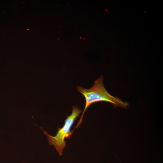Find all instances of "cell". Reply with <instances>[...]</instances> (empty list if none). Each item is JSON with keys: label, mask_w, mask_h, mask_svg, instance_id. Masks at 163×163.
<instances>
[{"label": "cell", "mask_w": 163, "mask_h": 163, "mask_svg": "<svg viewBox=\"0 0 163 163\" xmlns=\"http://www.w3.org/2000/svg\"><path fill=\"white\" fill-rule=\"evenodd\" d=\"M76 89L85 97V104L82 113L75 128L72 131L79 126L82 122V119L86 110L92 104L100 101H106L110 103L118 106L126 107L128 103L119 98L113 96L107 91L103 84V77L101 76L96 79L93 86L89 89H86L78 86Z\"/></svg>", "instance_id": "1"}, {"label": "cell", "mask_w": 163, "mask_h": 163, "mask_svg": "<svg viewBox=\"0 0 163 163\" xmlns=\"http://www.w3.org/2000/svg\"><path fill=\"white\" fill-rule=\"evenodd\" d=\"M82 112L81 110L75 106H73L71 114L67 116L62 127H58V131L54 136L50 135L42 127H40L43 131V134L47 136L50 145L54 146L59 155H62L63 151L66 147V142L65 140V138H69L72 134V133L71 131V127Z\"/></svg>", "instance_id": "2"}]
</instances>
